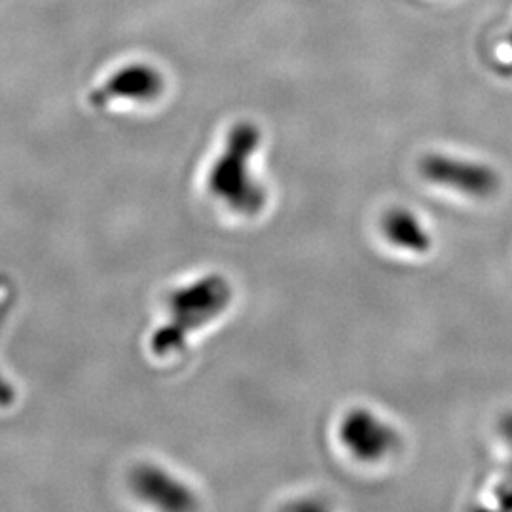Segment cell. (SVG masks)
<instances>
[{"label":"cell","mask_w":512,"mask_h":512,"mask_svg":"<svg viewBox=\"0 0 512 512\" xmlns=\"http://www.w3.org/2000/svg\"><path fill=\"white\" fill-rule=\"evenodd\" d=\"M220 287L219 283H200L196 287L183 289L181 293L173 298V315H175V323L165 327L162 334L167 332H177L181 338V332L184 327H200L203 323H207L209 319L215 317V313L220 310Z\"/></svg>","instance_id":"1"},{"label":"cell","mask_w":512,"mask_h":512,"mask_svg":"<svg viewBox=\"0 0 512 512\" xmlns=\"http://www.w3.org/2000/svg\"><path fill=\"white\" fill-rule=\"evenodd\" d=\"M162 90V76L148 65H129L122 71H116L109 80L101 86L93 101L103 103L118 97L126 99H141L147 101L156 97Z\"/></svg>","instance_id":"2"}]
</instances>
